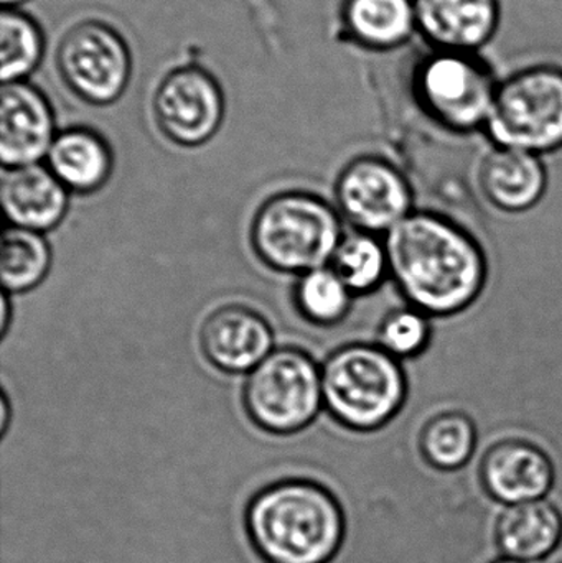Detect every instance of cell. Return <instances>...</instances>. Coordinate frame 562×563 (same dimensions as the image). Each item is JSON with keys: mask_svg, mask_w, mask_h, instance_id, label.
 Returning a JSON list of instances; mask_svg holds the SVG:
<instances>
[{"mask_svg": "<svg viewBox=\"0 0 562 563\" xmlns=\"http://www.w3.org/2000/svg\"><path fill=\"white\" fill-rule=\"evenodd\" d=\"M431 341L429 314L408 305L386 314L379 324L378 346L388 351L396 360L418 356Z\"/></svg>", "mask_w": 562, "mask_h": 563, "instance_id": "25", "label": "cell"}, {"mask_svg": "<svg viewBox=\"0 0 562 563\" xmlns=\"http://www.w3.org/2000/svg\"><path fill=\"white\" fill-rule=\"evenodd\" d=\"M154 114L168 141L181 147H198L211 141L223 122V96L207 73L180 69L158 86Z\"/></svg>", "mask_w": 562, "mask_h": 563, "instance_id": "10", "label": "cell"}, {"mask_svg": "<svg viewBox=\"0 0 562 563\" xmlns=\"http://www.w3.org/2000/svg\"><path fill=\"white\" fill-rule=\"evenodd\" d=\"M478 478L485 495L505 508L547 499L557 483V468L535 443L504 440L485 453Z\"/></svg>", "mask_w": 562, "mask_h": 563, "instance_id": "11", "label": "cell"}, {"mask_svg": "<svg viewBox=\"0 0 562 563\" xmlns=\"http://www.w3.org/2000/svg\"><path fill=\"white\" fill-rule=\"evenodd\" d=\"M340 214L370 234H386L412 213V190L405 175L382 157L355 158L335 185Z\"/></svg>", "mask_w": 562, "mask_h": 563, "instance_id": "8", "label": "cell"}, {"mask_svg": "<svg viewBox=\"0 0 562 563\" xmlns=\"http://www.w3.org/2000/svg\"><path fill=\"white\" fill-rule=\"evenodd\" d=\"M343 236L339 211L307 191L274 195L261 205L251 227L261 263L299 276L329 266Z\"/></svg>", "mask_w": 562, "mask_h": 563, "instance_id": "4", "label": "cell"}, {"mask_svg": "<svg viewBox=\"0 0 562 563\" xmlns=\"http://www.w3.org/2000/svg\"><path fill=\"white\" fill-rule=\"evenodd\" d=\"M244 525L254 552L266 563H330L346 538L339 499L310 479H284L257 492Z\"/></svg>", "mask_w": 562, "mask_h": 563, "instance_id": "2", "label": "cell"}, {"mask_svg": "<svg viewBox=\"0 0 562 563\" xmlns=\"http://www.w3.org/2000/svg\"><path fill=\"white\" fill-rule=\"evenodd\" d=\"M323 407L353 432L388 426L408 396L401 363L378 344L353 343L322 364Z\"/></svg>", "mask_w": 562, "mask_h": 563, "instance_id": "3", "label": "cell"}, {"mask_svg": "<svg viewBox=\"0 0 562 563\" xmlns=\"http://www.w3.org/2000/svg\"><path fill=\"white\" fill-rule=\"evenodd\" d=\"M389 276L411 307L451 317L471 307L487 282L481 244L454 221L412 211L383 238Z\"/></svg>", "mask_w": 562, "mask_h": 563, "instance_id": "1", "label": "cell"}, {"mask_svg": "<svg viewBox=\"0 0 562 563\" xmlns=\"http://www.w3.org/2000/svg\"><path fill=\"white\" fill-rule=\"evenodd\" d=\"M0 200L12 227L45 234L65 220L69 191L45 165H26L3 168Z\"/></svg>", "mask_w": 562, "mask_h": 563, "instance_id": "15", "label": "cell"}, {"mask_svg": "<svg viewBox=\"0 0 562 563\" xmlns=\"http://www.w3.org/2000/svg\"><path fill=\"white\" fill-rule=\"evenodd\" d=\"M329 266L353 295L372 294L389 276L385 241L365 231L345 234Z\"/></svg>", "mask_w": 562, "mask_h": 563, "instance_id": "22", "label": "cell"}, {"mask_svg": "<svg viewBox=\"0 0 562 563\" xmlns=\"http://www.w3.org/2000/svg\"><path fill=\"white\" fill-rule=\"evenodd\" d=\"M243 406L251 422L264 432H302L323 409L322 366L306 351L276 347L246 374Z\"/></svg>", "mask_w": 562, "mask_h": 563, "instance_id": "7", "label": "cell"}, {"mask_svg": "<svg viewBox=\"0 0 562 563\" xmlns=\"http://www.w3.org/2000/svg\"><path fill=\"white\" fill-rule=\"evenodd\" d=\"M66 85L85 101L109 104L121 98L131 76L128 46L114 30L82 23L66 33L58 49Z\"/></svg>", "mask_w": 562, "mask_h": 563, "instance_id": "9", "label": "cell"}, {"mask_svg": "<svg viewBox=\"0 0 562 563\" xmlns=\"http://www.w3.org/2000/svg\"><path fill=\"white\" fill-rule=\"evenodd\" d=\"M352 294L330 266L302 274L294 288V303L309 323L333 327L350 313Z\"/></svg>", "mask_w": 562, "mask_h": 563, "instance_id": "23", "label": "cell"}, {"mask_svg": "<svg viewBox=\"0 0 562 563\" xmlns=\"http://www.w3.org/2000/svg\"><path fill=\"white\" fill-rule=\"evenodd\" d=\"M26 2V0H2L3 7L10 9V7L20 5V3Z\"/></svg>", "mask_w": 562, "mask_h": 563, "instance_id": "26", "label": "cell"}, {"mask_svg": "<svg viewBox=\"0 0 562 563\" xmlns=\"http://www.w3.org/2000/svg\"><path fill=\"white\" fill-rule=\"evenodd\" d=\"M52 247L45 234L10 227L0 243V279L9 295L38 287L52 269Z\"/></svg>", "mask_w": 562, "mask_h": 563, "instance_id": "20", "label": "cell"}, {"mask_svg": "<svg viewBox=\"0 0 562 563\" xmlns=\"http://www.w3.org/2000/svg\"><path fill=\"white\" fill-rule=\"evenodd\" d=\"M418 36L429 49L482 53L497 36L500 0H415Z\"/></svg>", "mask_w": 562, "mask_h": 563, "instance_id": "13", "label": "cell"}, {"mask_svg": "<svg viewBox=\"0 0 562 563\" xmlns=\"http://www.w3.org/2000/svg\"><path fill=\"white\" fill-rule=\"evenodd\" d=\"M484 132L495 147L540 157L561 151V63L537 59L500 76Z\"/></svg>", "mask_w": 562, "mask_h": 563, "instance_id": "5", "label": "cell"}, {"mask_svg": "<svg viewBox=\"0 0 562 563\" xmlns=\"http://www.w3.org/2000/svg\"><path fill=\"white\" fill-rule=\"evenodd\" d=\"M42 32L30 16L5 9L0 16L2 82H22L42 62Z\"/></svg>", "mask_w": 562, "mask_h": 563, "instance_id": "24", "label": "cell"}, {"mask_svg": "<svg viewBox=\"0 0 562 563\" xmlns=\"http://www.w3.org/2000/svg\"><path fill=\"white\" fill-rule=\"evenodd\" d=\"M477 449V429L471 417L445 412L432 417L419 437L422 460L438 472H459Z\"/></svg>", "mask_w": 562, "mask_h": 563, "instance_id": "21", "label": "cell"}, {"mask_svg": "<svg viewBox=\"0 0 562 563\" xmlns=\"http://www.w3.org/2000/svg\"><path fill=\"white\" fill-rule=\"evenodd\" d=\"M55 134V118L45 96L26 82L2 86L0 158L3 168L46 161Z\"/></svg>", "mask_w": 562, "mask_h": 563, "instance_id": "14", "label": "cell"}, {"mask_svg": "<svg viewBox=\"0 0 562 563\" xmlns=\"http://www.w3.org/2000/svg\"><path fill=\"white\" fill-rule=\"evenodd\" d=\"M492 563H527V562H518V561H511V559L500 558V559H497V561L492 562Z\"/></svg>", "mask_w": 562, "mask_h": 563, "instance_id": "27", "label": "cell"}, {"mask_svg": "<svg viewBox=\"0 0 562 563\" xmlns=\"http://www.w3.org/2000/svg\"><path fill=\"white\" fill-rule=\"evenodd\" d=\"M500 76L482 53L429 49L409 78L419 111L444 131H484L494 108Z\"/></svg>", "mask_w": 562, "mask_h": 563, "instance_id": "6", "label": "cell"}, {"mask_svg": "<svg viewBox=\"0 0 562 563\" xmlns=\"http://www.w3.org/2000/svg\"><path fill=\"white\" fill-rule=\"evenodd\" d=\"M500 558L540 563L560 549L562 512L550 499L505 506L494 529Z\"/></svg>", "mask_w": 562, "mask_h": 563, "instance_id": "16", "label": "cell"}, {"mask_svg": "<svg viewBox=\"0 0 562 563\" xmlns=\"http://www.w3.org/2000/svg\"><path fill=\"white\" fill-rule=\"evenodd\" d=\"M481 187L487 200L507 213H524L540 203L548 187L540 155L495 147L482 161Z\"/></svg>", "mask_w": 562, "mask_h": 563, "instance_id": "17", "label": "cell"}, {"mask_svg": "<svg viewBox=\"0 0 562 563\" xmlns=\"http://www.w3.org/2000/svg\"><path fill=\"white\" fill-rule=\"evenodd\" d=\"M200 346L208 363L228 374L251 373L276 350L269 321L238 303L217 308L205 318Z\"/></svg>", "mask_w": 562, "mask_h": 563, "instance_id": "12", "label": "cell"}, {"mask_svg": "<svg viewBox=\"0 0 562 563\" xmlns=\"http://www.w3.org/2000/svg\"><path fill=\"white\" fill-rule=\"evenodd\" d=\"M343 19L353 40L373 52L405 48L418 36L415 0H346Z\"/></svg>", "mask_w": 562, "mask_h": 563, "instance_id": "19", "label": "cell"}, {"mask_svg": "<svg viewBox=\"0 0 562 563\" xmlns=\"http://www.w3.org/2000/svg\"><path fill=\"white\" fill-rule=\"evenodd\" d=\"M46 167L69 194H96L111 178V148L96 132L69 129L53 141L46 155Z\"/></svg>", "mask_w": 562, "mask_h": 563, "instance_id": "18", "label": "cell"}]
</instances>
